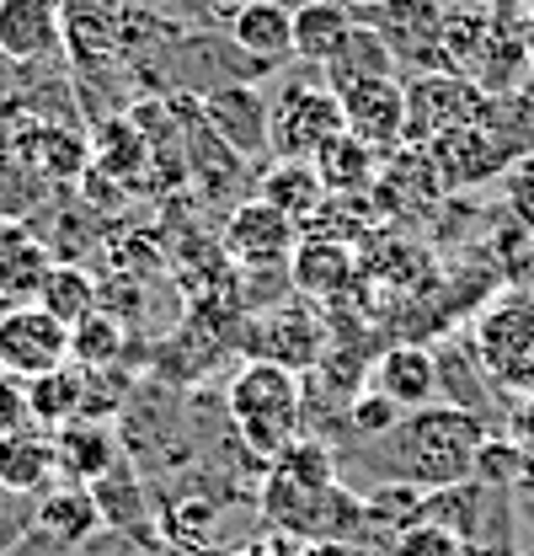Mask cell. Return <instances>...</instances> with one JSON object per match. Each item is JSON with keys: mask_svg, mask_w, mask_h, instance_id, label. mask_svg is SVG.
I'll return each instance as SVG.
<instances>
[{"mask_svg": "<svg viewBox=\"0 0 534 556\" xmlns=\"http://www.w3.org/2000/svg\"><path fill=\"white\" fill-rule=\"evenodd\" d=\"M492 439L486 417L460 413V407H417V413H400V422L391 433L369 439V444H347L336 450V471L353 477L369 466L374 486H422V492H438V486H455L475 477V455L481 444Z\"/></svg>", "mask_w": 534, "mask_h": 556, "instance_id": "6da1fadb", "label": "cell"}, {"mask_svg": "<svg viewBox=\"0 0 534 556\" xmlns=\"http://www.w3.org/2000/svg\"><path fill=\"white\" fill-rule=\"evenodd\" d=\"M225 417L236 428V439L272 466L300 433H305V380L289 364L252 358L230 375L225 386Z\"/></svg>", "mask_w": 534, "mask_h": 556, "instance_id": "7a4b0ae2", "label": "cell"}, {"mask_svg": "<svg viewBox=\"0 0 534 556\" xmlns=\"http://www.w3.org/2000/svg\"><path fill=\"white\" fill-rule=\"evenodd\" d=\"M470 348H475L492 391L530 396L534 391V294L530 289L492 294L475 311V321H470Z\"/></svg>", "mask_w": 534, "mask_h": 556, "instance_id": "3957f363", "label": "cell"}, {"mask_svg": "<svg viewBox=\"0 0 534 556\" xmlns=\"http://www.w3.org/2000/svg\"><path fill=\"white\" fill-rule=\"evenodd\" d=\"M336 135H347L342 118V97L327 80H283V91L272 97V118H267V150L272 161H316Z\"/></svg>", "mask_w": 534, "mask_h": 556, "instance_id": "277c9868", "label": "cell"}, {"mask_svg": "<svg viewBox=\"0 0 534 556\" xmlns=\"http://www.w3.org/2000/svg\"><path fill=\"white\" fill-rule=\"evenodd\" d=\"M466 124H486V91L455 75V70H422L406 75V144H433L449 129Z\"/></svg>", "mask_w": 534, "mask_h": 556, "instance_id": "5b68a950", "label": "cell"}, {"mask_svg": "<svg viewBox=\"0 0 534 556\" xmlns=\"http://www.w3.org/2000/svg\"><path fill=\"white\" fill-rule=\"evenodd\" d=\"M134 11L129 0H60V38L65 60L80 75H107L129 54L134 43Z\"/></svg>", "mask_w": 534, "mask_h": 556, "instance_id": "8992f818", "label": "cell"}, {"mask_svg": "<svg viewBox=\"0 0 534 556\" xmlns=\"http://www.w3.org/2000/svg\"><path fill=\"white\" fill-rule=\"evenodd\" d=\"M69 364V327L43 305H5L0 311V375L38 380Z\"/></svg>", "mask_w": 534, "mask_h": 556, "instance_id": "52a82bcc", "label": "cell"}, {"mask_svg": "<svg viewBox=\"0 0 534 556\" xmlns=\"http://www.w3.org/2000/svg\"><path fill=\"white\" fill-rule=\"evenodd\" d=\"M396 54L400 70H444V5L438 0H391L364 16Z\"/></svg>", "mask_w": 534, "mask_h": 556, "instance_id": "ba28073f", "label": "cell"}, {"mask_svg": "<svg viewBox=\"0 0 534 556\" xmlns=\"http://www.w3.org/2000/svg\"><path fill=\"white\" fill-rule=\"evenodd\" d=\"M294 247H300V225L289 214H278L272 204H263V199L236 204L230 219H225V252L241 268H289Z\"/></svg>", "mask_w": 534, "mask_h": 556, "instance_id": "9c48e42d", "label": "cell"}, {"mask_svg": "<svg viewBox=\"0 0 534 556\" xmlns=\"http://www.w3.org/2000/svg\"><path fill=\"white\" fill-rule=\"evenodd\" d=\"M294 5L300 0H241L225 22V38L241 60L272 75L283 60H294Z\"/></svg>", "mask_w": 534, "mask_h": 556, "instance_id": "30bf717a", "label": "cell"}, {"mask_svg": "<svg viewBox=\"0 0 534 556\" xmlns=\"http://www.w3.org/2000/svg\"><path fill=\"white\" fill-rule=\"evenodd\" d=\"M91 503H97V514H102V530H124L134 541H161V508H155V497H150V482H144V471L134 466L129 455L107 471V477H97L91 482Z\"/></svg>", "mask_w": 534, "mask_h": 556, "instance_id": "8fae6325", "label": "cell"}, {"mask_svg": "<svg viewBox=\"0 0 534 556\" xmlns=\"http://www.w3.org/2000/svg\"><path fill=\"white\" fill-rule=\"evenodd\" d=\"M342 118H347V135H358L369 150L391 155L406 144V80H364L353 91H342Z\"/></svg>", "mask_w": 534, "mask_h": 556, "instance_id": "7c38bea8", "label": "cell"}, {"mask_svg": "<svg viewBox=\"0 0 534 556\" xmlns=\"http://www.w3.org/2000/svg\"><path fill=\"white\" fill-rule=\"evenodd\" d=\"M60 54V0H0V60L33 70Z\"/></svg>", "mask_w": 534, "mask_h": 556, "instance_id": "4fadbf2b", "label": "cell"}, {"mask_svg": "<svg viewBox=\"0 0 534 556\" xmlns=\"http://www.w3.org/2000/svg\"><path fill=\"white\" fill-rule=\"evenodd\" d=\"M203 118L208 129L225 139L236 155H263L267 150V118H272V97H263V86L236 80V86H214L203 97Z\"/></svg>", "mask_w": 534, "mask_h": 556, "instance_id": "5bb4252c", "label": "cell"}, {"mask_svg": "<svg viewBox=\"0 0 534 556\" xmlns=\"http://www.w3.org/2000/svg\"><path fill=\"white\" fill-rule=\"evenodd\" d=\"M428 166L444 177V182H486L497 172H508V144L497 139V129L486 124H466V129H449L444 139L428 144Z\"/></svg>", "mask_w": 534, "mask_h": 556, "instance_id": "9a60e30c", "label": "cell"}, {"mask_svg": "<svg viewBox=\"0 0 534 556\" xmlns=\"http://www.w3.org/2000/svg\"><path fill=\"white\" fill-rule=\"evenodd\" d=\"M380 396H391L400 413H417V407H433L438 402V369H433V348L422 343H391L374 364H369V380Z\"/></svg>", "mask_w": 534, "mask_h": 556, "instance_id": "2e32d148", "label": "cell"}, {"mask_svg": "<svg viewBox=\"0 0 534 556\" xmlns=\"http://www.w3.org/2000/svg\"><path fill=\"white\" fill-rule=\"evenodd\" d=\"M49 274H54L49 241L22 219H0V305H33Z\"/></svg>", "mask_w": 534, "mask_h": 556, "instance_id": "e0dca14e", "label": "cell"}, {"mask_svg": "<svg viewBox=\"0 0 534 556\" xmlns=\"http://www.w3.org/2000/svg\"><path fill=\"white\" fill-rule=\"evenodd\" d=\"M321 343H327V327H321V316H316L305 300H283V305H272V311L263 316V327H257L263 358L289 364L294 375L310 369V364L321 358Z\"/></svg>", "mask_w": 534, "mask_h": 556, "instance_id": "ac0fdd59", "label": "cell"}, {"mask_svg": "<svg viewBox=\"0 0 534 556\" xmlns=\"http://www.w3.org/2000/svg\"><path fill=\"white\" fill-rule=\"evenodd\" d=\"M60 482H65V466H60V444H54L49 428H27V433L0 444V492L43 497L49 486Z\"/></svg>", "mask_w": 534, "mask_h": 556, "instance_id": "d6986e66", "label": "cell"}, {"mask_svg": "<svg viewBox=\"0 0 534 556\" xmlns=\"http://www.w3.org/2000/svg\"><path fill=\"white\" fill-rule=\"evenodd\" d=\"M60 444V466H65V482L91 486L97 477H107L118 460H124V439L107 417H75L69 428L54 433Z\"/></svg>", "mask_w": 534, "mask_h": 556, "instance_id": "ffe728a7", "label": "cell"}, {"mask_svg": "<svg viewBox=\"0 0 534 556\" xmlns=\"http://www.w3.org/2000/svg\"><path fill=\"white\" fill-rule=\"evenodd\" d=\"M391 75H400L396 54H391V43L358 16L353 22V33L336 43V54L321 65V80L332 86L336 97L342 91H353V86H364V80H391Z\"/></svg>", "mask_w": 534, "mask_h": 556, "instance_id": "44dd1931", "label": "cell"}, {"mask_svg": "<svg viewBox=\"0 0 534 556\" xmlns=\"http://www.w3.org/2000/svg\"><path fill=\"white\" fill-rule=\"evenodd\" d=\"M257 199L272 204L278 214H289L294 225H310L321 208L332 204V193H327L316 161H272L263 172V182H257Z\"/></svg>", "mask_w": 534, "mask_h": 556, "instance_id": "7402d4cb", "label": "cell"}, {"mask_svg": "<svg viewBox=\"0 0 534 556\" xmlns=\"http://www.w3.org/2000/svg\"><path fill=\"white\" fill-rule=\"evenodd\" d=\"M33 530L54 535L69 552H75L80 541H91V535L102 530V514H97V503H91V486L60 482V486H49L43 497H33Z\"/></svg>", "mask_w": 534, "mask_h": 556, "instance_id": "603a6c76", "label": "cell"}, {"mask_svg": "<svg viewBox=\"0 0 534 556\" xmlns=\"http://www.w3.org/2000/svg\"><path fill=\"white\" fill-rule=\"evenodd\" d=\"M433 369H438V402L444 407H460V413L475 417L492 413V380H486L470 338H449L444 348H433Z\"/></svg>", "mask_w": 534, "mask_h": 556, "instance_id": "cb8c5ba5", "label": "cell"}, {"mask_svg": "<svg viewBox=\"0 0 534 556\" xmlns=\"http://www.w3.org/2000/svg\"><path fill=\"white\" fill-rule=\"evenodd\" d=\"M422 503H428V492L422 486H374V492H364V546L369 552H391L400 535L411 530V525H422Z\"/></svg>", "mask_w": 534, "mask_h": 556, "instance_id": "d4e9b609", "label": "cell"}, {"mask_svg": "<svg viewBox=\"0 0 534 556\" xmlns=\"http://www.w3.org/2000/svg\"><path fill=\"white\" fill-rule=\"evenodd\" d=\"M358 11L342 0H300L294 5V60L300 65H327L336 54V43L353 33Z\"/></svg>", "mask_w": 534, "mask_h": 556, "instance_id": "484cf974", "label": "cell"}, {"mask_svg": "<svg viewBox=\"0 0 534 556\" xmlns=\"http://www.w3.org/2000/svg\"><path fill=\"white\" fill-rule=\"evenodd\" d=\"M289 283L300 294H316V300H336L347 283H353V252L332 241V236H305L294 247V263H289Z\"/></svg>", "mask_w": 534, "mask_h": 556, "instance_id": "4316f807", "label": "cell"}, {"mask_svg": "<svg viewBox=\"0 0 534 556\" xmlns=\"http://www.w3.org/2000/svg\"><path fill=\"white\" fill-rule=\"evenodd\" d=\"M54 204V182L11 144H0V219L33 225L43 208Z\"/></svg>", "mask_w": 534, "mask_h": 556, "instance_id": "83f0119b", "label": "cell"}, {"mask_svg": "<svg viewBox=\"0 0 534 556\" xmlns=\"http://www.w3.org/2000/svg\"><path fill=\"white\" fill-rule=\"evenodd\" d=\"M11 150H22L54 188L60 182H69L75 172H80V139H75V129L69 124H49V118H33V124H22V135L5 139Z\"/></svg>", "mask_w": 534, "mask_h": 556, "instance_id": "f1b7e54d", "label": "cell"}, {"mask_svg": "<svg viewBox=\"0 0 534 556\" xmlns=\"http://www.w3.org/2000/svg\"><path fill=\"white\" fill-rule=\"evenodd\" d=\"M27 407H33V422L60 433L75 417H86V369L80 364H65L54 375H38L27 380Z\"/></svg>", "mask_w": 534, "mask_h": 556, "instance_id": "f546056e", "label": "cell"}, {"mask_svg": "<svg viewBox=\"0 0 534 556\" xmlns=\"http://www.w3.org/2000/svg\"><path fill=\"white\" fill-rule=\"evenodd\" d=\"M380 150H369L358 135H336L321 155H316V172H321V182H327V193L332 199H353V193H364V188H374V177H380Z\"/></svg>", "mask_w": 534, "mask_h": 556, "instance_id": "4dcf8cb0", "label": "cell"}, {"mask_svg": "<svg viewBox=\"0 0 534 556\" xmlns=\"http://www.w3.org/2000/svg\"><path fill=\"white\" fill-rule=\"evenodd\" d=\"M33 305H43V311L60 316L65 327L86 321L91 311H102V305H97V283H91V274L75 268V263H54V274L43 278V289H38Z\"/></svg>", "mask_w": 534, "mask_h": 556, "instance_id": "1f68e13d", "label": "cell"}, {"mask_svg": "<svg viewBox=\"0 0 534 556\" xmlns=\"http://www.w3.org/2000/svg\"><path fill=\"white\" fill-rule=\"evenodd\" d=\"M118 353H124V327L107 311H91L86 321L69 327V364H80V369H113Z\"/></svg>", "mask_w": 534, "mask_h": 556, "instance_id": "d6a6232c", "label": "cell"}, {"mask_svg": "<svg viewBox=\"0 0 534 556\" xmlns=\"http://www.w3.org/2000/svg\"><path fill=\"white\" fill-rule=\"evenodd\" d=\"M385 556H466V541H460L449 525L422 519V525H411Z\"/></svg>", "mask_w": 534, "mask_h": 556, "instance_id": "836d02e7", "label": "cell"}, {"mask_svg": "<svg viewBox=\"0 0 534 556\" xmlns=\"http://www.w3.org/2000/svg\"><path fill=\"white\" fill-rule=\"evenodd\" d=\"M27 428H38V422H33V407H27V380L0 375V444L16 439V433H27Z\"/></svg>", "mask_w": 534, "mask_h": 556, "instance_id": "e575fe53", "label": "cell"}, {"mask_svg": "<svg viewBox=\"0 0 534 556\" xmlns=\"http://www.w3.org/2000/svg\"><path fill=\"white\" fill-rule=\"evenodd\" d=\"M225 556H300V541L267 525V530H257V535H246V541L225 546Z\"/></svg>", "mask_w": 534, "mask_h": 556, "instance_id": "d590c367", "label": "cell"}, {"mask_svg": "<svg viewBox=\"0 0 534 556\" xmlns=\"http://www.w3.org/2000/svg\"><path fill=\"white\" fill-rule=\"evenodd\" d=\"M75 556H144V541H134L124 530H97L91 541H80Z\"/></svg>", "mask_w": 534, "mask_h": 556, "instance_id": "8d00e7d4", "label": "cell"}, {"mask_svg": "<svg viewBox=\"0 0 534 556\" xmlns=\"http://www.w3.org/2000/svg\"><path fill=\"white\" fill-rule=\"evenodd\" d=\"M508 199H513V208H519V219L534 230V155L508 172Z\"/></svg>", "mask_w": 534, "mask_h": 556, "instance_id": "74e56055", "label": "cell"}, {"mask_svg": "<svg viewBox=\"0 0 534 556\" xmlns=\"http://www.w3.org/2000/svg\"><path fill=\"white\" fill-rule=\"evenodd\" d=\"M0 556H75V552L60 546L54 535H43V530H22L11 546H0Z\"/></svg>", "mask_w": 534, "mask_h": 556, "instance_id": "f35d334b", "label": "cell"}, {"mask_svg": "<svg viewBox=\"0 0 534 556\" xmlns=\"http://www.w3.org/2000/svg\"><path fill=\"white\" fill-rule=\"evenodd\" d=\"M508 439L524 444L534 455V391L530 396H513V413H508Z\"/></svg>", "mask_w": 534, "mask_h": 556, "instance_id": "ab89813d", "label": "cell"}, {"mask_svg": "<svg viewBox=\"0 0 534 556\" xmlns=\"http://www.w3.org/2000/svg\"><path fill=\"white\" fill-rule=\"evenodd\" d=\"M300 556H374L358 541H300Z\"/></svg>", "mask_w": 534, "mask_h": 556, "instance_id": "60d3db41", "label": "cell"}, {"mask_svg": "<svg viewBox=\"0 0 534 556\" xmlns=\"http://www.w3.org/2000/svg\"><path fill=\"white\" fill-rule=\"evenodd\" d=\"M444 11H492V0H438Z\"/></svg>", "mask_w": 534, "mask_h": 556, "instance_id": "b9f144b4", "label": "cell"}, {"mask_svg": "<svg viewBox=\"0 0 534 556\" xmlns=\"http://www.w3.org/2000/svg\"><path fill=\"white\" fill-rule=\"evenodd\" d=\"M466 556H519V546H466Z\"/></svg>", "mask_w": 534, "mask_h": 556, "instance_id": "7bdbcfd3", "label": "cell"}, {"mask_svg": "<svg viewBox=\"0 0 534 556\" xmlns=\"http://www.w3.org/2000/svg\"><path fill=\"white\" fill-rule=\"evenodd\" d=\"M342 5H353V11H380V5H391V0H342Z\"/></svg>", "mask_w": 534, "mask_h": 556, "instance_id": "ee69618b", "label": "cell"}, {"mask_svg": "<svg viewBox=\"0 0 534 556\" xmlns=\"http://www.w3.org/2000/svg\"><path fill=\"white\" fill-rule=\"evenodd\" d=\"M530 43H534V0H530Z\"/></svg>", "mask_w": 534, "mask_h": 556, "instance_id": "f6af8a7d", "label": "cell"}]
</instances>
